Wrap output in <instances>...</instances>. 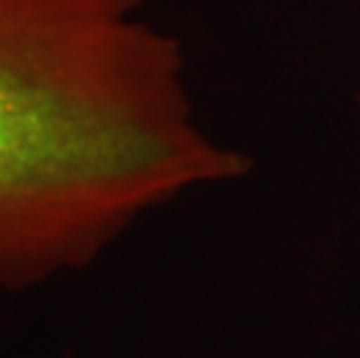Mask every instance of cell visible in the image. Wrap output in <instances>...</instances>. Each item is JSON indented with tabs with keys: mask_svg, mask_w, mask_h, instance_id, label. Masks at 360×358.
<instances>
[{
	"mask_svg": "<svg viewBox=\"0 0 360 358\" xmlns=\"http://www.w3.org/2000/svg\"><path fill=\"white\" fill-rule=\"evenodd\" d=\"M249 170L195 119L181 44L142 0H0V288L79 270Z\"/></svg>",
	"mask_w": 360,
	"mask_h": 358,
	"instance_id": "6da1fadb",
	"label": "cell"
}]
</instances>
